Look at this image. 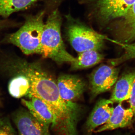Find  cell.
Returning a JSON list of instances; mask_svg holds the SVG:
<instances>
[{
    "label": "cell",
    "instance_id": "6da1fadb",
    "mask_svg": "<svg viewBox=\"0 0 135 135\" xmlns=\"http://www.w3.org/2000/svg\"><path fill=\"white\" fill-rule=\"evenodd\" d=\"M24 69L25 75L30 83V90L27 96L29 98H38L47 105L55 117L56 132L61 135H77L79 105L61 97L57 82L40 65L30 64Z\"/></svg>",
    "mask_w": 135,
    "mask_h": 135
},
{
    "label": "cell",
    "instance_id": "7a4b0ae2",
    "mask_svg": "<svg viewBox=\"0 0 135 135\" xmlns=\"http://www.w3.org/2000/svg\"><path fill=\"white\" fill-rule=\"evenodd\" d=\"M62 18L57 8L51 11L42 35V55L59 64L71 63L75 57L66 50L61 35Z\"/></svg>",
    "mask_w": 135,
    "mask_h": 135
},
{
    "label": "cell",
    "instance_id": "3957f363",
    "mask_svg": "<svg viewBox=\"0 0 135 135\" xmlns=\"http://www.w3.org/2000/svg\"><path fill=\"white\" fill-rule=\"evenodd\" d=\"M45 13L42 11L27 17L18 31L7 36V42L18 47L25 55H41V41L45 25Z\"/></svg>",
    "mask_w": 135,
    "mask_h": 135
},
{
    "label": "cell",
    "instance_id": "277c9868",
    "mask_svg": "<svg viewBox=\"0 0 135 135\" xmlns=\"http://www.w3.org/2000/svg\"><path fill=\"white\" fill-rule=\"evenodd\" d=\"M65 17L66 36L78 53L91 50L99 51L103 48L105 40H110L70 14Z\"/></svg>",
    "mask_w": 135,
    "mask_h": 135
},
{
    "label": "cell",
    "instance_id": "5b68a950",
    "mask_svg": "<svg viewBox=\"0 0 135 135\" xmlns=\"http://www.w3.org/2000/svg\"><path fill=\"white\" fill-rule=\"evenodd\" d=\"M86 6L89 16L103 27L121 18L135 2V0H79Z\"/></svg>",
    "mask_w": 135,
    "mask_h": 135
},
{
    "label": "cell",
    "instance_id": "8992f818",
    "mask_svg": "<svg viewBox=\"0 0 135 135\" xmlns=\"http://www.w3.org/2000/svg\"><path fill=\"white\" fill-rule=\"evenodd\" d=\"M119 69L113 66H100L92 73L90 77V88L93 98L109 91L119 77Z\"/></svg>",
    "mask_w": 135,
    "mask_h": 135
},
{
    "label": "cell",
    "instance_id": "52a82bcc",
    "mask_svg": "<svg viewBox=\"0 0 135 135\" xmlns=\"http://www.w3.org/2000/svg\"><path fill=\"white\" fill-rule=\"evenodd\" d=\"M13 120L19 135H50L49 127L39 121L29 111L22 109L17 111Z\"/></svg>",
    "mask_w": 135,
    "mask_h": 135
},
{
    "label": "cell",
    "instance_id": "ba28073f",
    "mask_svg": "<svg viewBox=\"0 0 135 135\" xmlns=\"http://www.w3.org/2000/svg\"><path fill=\"white\" fill-rule=\"evenodd\" d=\"M113 102L110 99H102L94 107L85 125L87 135H92L96 129L108 121L112 113Z\"/></svg>",
    "mask_w": 135,
    "mask_h": 135
},
{
    "label": "cell",
    "instance_id": "9c48e42d",
    "mask_svg": "<svg viewBox=\"0 0 135 135\" xmlns=\"http://www.w3.org/2000/svg\"><path fill=\"white\" fill-rule=\"evenodd\" d=\"M57 84L61 97L68 101L79 98L86 88V84L81 79L76 75L69 74L59 76Z\"/></svg>",
    "mask_w": 135,
    "mask_h": 135
},
{
    "label": "cell",
    "instance_id": "30bf717a",
    "mask_svg": "<svg viewBox=\"0 0 135 135\" xmlns=\"http://www.w3.org/2000/svg\"><path fill=\"white\" fill-rule=\"evenodd\" d=\"M134 117V113L131 108L125 109L119 103L114 108L108 121L95 132L100 133L129 127L133 123Z\"/></svg>",
    "mask_w": 135,
    "mask_h": 135
},
{
    "label": "cell",
    "instance_id": "8fae6325",
    "mask_svg": "<svg viewBox=\"0 0 135 135\" xmlns=\"http://www.w3.org/2000/svg\"><path fill=\"white\" fill-rule=\"evenodd\" d=\"M30 98L29 100L22 99V103L38 120L49 127L51 126L55 130L56 126V118L47 105L36 97Z\"/></svg>",
    "mask_w": 135,
    "mask_h": 135
},
{
    "label": "cell",
    "instance_id": "7c38bea8",
    "mask_svg": "<svg viewBox=\"0 0 135 135\" xmlns=\"http://www.w3.org/2000/svg\"><path fill=\"white\" fill-rule=\"evenodd\" d=\"M121 19L116 42L130 43L135 41V2Z\"/></svg>",
    "mask_w": 135,
    "mask_h": 135
},
{
    "label": "cell",
    "instance_id": "4fadbf2b",
    "mask_svg": "<svg viewBox=\"0 0 135 135\" xmlns=\"http://www.w3.org/2000/svg\"><path fill=\"white\" fill-rule=\"evenodd\" d=\"M135 82V70L124 73L117 80L110 99L112 102L121 103L129 99Z\"/></svg>",
    "mask_w": 135,
    "mask_h": 135
},
{
    "label": "cell",
    "instance_id": "5bb4252c",
    "mask_svg": "<svg viewBox=\"0 0 135 135\" xmlns=\"http://www.w3.org/2000/svg\"><path fill=\"white\" fill-rule=\"evenodd\" d=\"M104 56L96 50H91L79 53L71 64L72 70L85 69L98 64L103 60Z\"/></svg>",
    "mask_w": 135,
    "mask_h": 135
},
{
    "label": "cell",
    "instance_id": "9a60e30c",
    "mask_svg": "<svg viewBox=\"0 0 135 135\" xmlns=\"http://www.w3.org/2000/svg\"><path fill=\"white\" fill-rule=\"evenodd\" d=\"M38 0H0V16L7 18L14 12L27 9Z\"/></svg>",
    "mask_w": 135,
    "mask_h": 135
},
{
    "label": "cell",
    "instance_id": "2e32d148",
    "mask_svg": "<svg viewBox=\"0 0 135 135\" xmlns=\"http://www.w3.org/2000/svg\"><path fill=\"white\" fill-rule=\"evenodd\" d=\"M30 89V82L26 75L17 76L11 81L9 84L10 94L16 98L27 95Z\"/></svg>",
    "mask_w": 135,
    "mask_h": 135
},
{
    "label": "cell",
    "instance_id": "e0dca14e",
    "mask_svg": "<svg viewBox=\"0 0 135 135\" xmlns=\"http://www.w3.org/2000/svg\"><path fill=\"white\" fill-rule=\"evenodd\" d=\"M0 135H16L9 120L6 118H0Z\"/></svg>",
    "mask_w": 135,
    "mask_h": 135
},
{
    "label": "cell",
    "instance_id": "ac0fdd59",
    "mask_svg": "<svg viewBox=\"0 0 135 135\" xmlns=\"http://www.w3.org/2000/svg\"><path fill=\"white\" fill-rule=\"evenodd\" d=\"M130 108L133 110L134 117L133 120L135 121V82L133 84V89L131 91L129 99Z\"/></svg>",
    "mask_w": 135,
    "mask_h": 135
},
{
    "label": "cell",
    "instance_id": "d6986e66",
    "mask_svg": "<svg viewBox=\"0 0 135 135\" xmlns=\"http://www.w3.org/2000/svg\"><path fill=\"white\" fill-rule=\"evenodd\" d=\"M0 26H1V24H0Z\"/></svg>",
    "mask_w": 135,
    "mask_h": 135
}]
</instances>
